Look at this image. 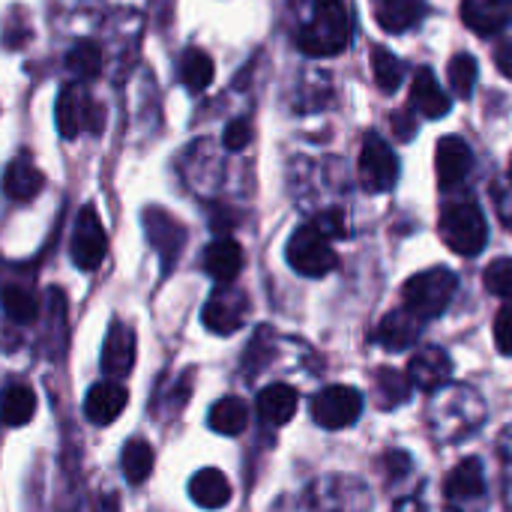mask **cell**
Segmentation results:
<instances>
[{
	"mask_svg": "<svg viewBox=\"0 0 512 512\" xmlns=\"http://www.w3.org/2000/svg\"><path fill=\"white\" fill-rule=\"evenodd\" d=\"M351 42V21L342 0H315L309 24L300 30V48L309 57H336Z\"/></svg>",
	"mask_w": 512,
	"mask_h": 512,
	"instance_id": "obj_1",
	"label": "cell"
},
{
	"mask_svg": "<svg viewBox=\"0 0 512 512\" xmlns=\"http://www.w3.org/2000/svg\"><path fill=\"white\" fill-rule=\"evenodd\" d=\"M438 228H441L444 243L462 258L480 255L486 249V243H489V222H486L480 204L471 201V198L444 204Z\"/></svg>",
	"mask_w": 512,
	"mask_h": 512,
	"instance_id": "obj_2",
	"label": "cell"
},
{
	"mask_svg": "<svg viewBox=\"0 0 512 512\" xmlns=\"http://www.w3.org/2000/svg\"><path fill=\"white\" fill-rule=\"evenodd\" d=\"M456 288H459V279H456L453 270L432 267V270H423V273H417V276H411L405 282L402 303L420 321H432V318L447 312V306L456 297Z\"/></svg>",
	"mask_w": 512,
	"mask_h": 512,
	"instance_id": "obj_3",
	"label": "cell"
},
{
	"mask_svg": "<svg viewBox=\"0 0 512 512\" xmlns=\"http://www.w3.org/2000/svg\"><path fill=\"white\" fill-rule=\"evenodd\" d=\"M285 258H288L291 270H297L300 276H309V279H321V276L333 273L336 264H339L330 237L315 222L300 225L291 234V240L285 246Z\"/></svg>",
	"mask_w": 512,
	"mask_h": 512,
	"instance_id": "obj_4",
	"label": "cell"
},
{
	"mask_svg": "<svg viewBox=\"0 0 512 512\" xmlns=\"http://www.w3.org/2000/svg\"><path fill=\"white\" fill-rule=\"evenodd\" d=\"M54 117H57V132L63 138H78L81 132H99L102 129V120H99L102 108L90 99V93L84 90L81 81L60 87Z\"/></svg>",
	"mask_w": 512,
	"mask_h": 512,
	"instance_id": "obj_5",
	"label": "cell"
},
{
	"mask_svg": "<svg viewBox=\"0 0 512 512\" xmlns=\"http://www.w3.org/2000/svg\"><path fill=\"white\" fill-rule=\"evenodd\" d=\"M396 180H399L396 150L378 132H369L363 141V150H360V183H363V189L372 195H381V192H390L396 186Z\"/></svg>",
	"mask_w": 512,
	"mask_h": 512,
	"instance_id": "obj_6",
	"label": "cell"
},
{
	"mask_svg": "<svg viewBox=\"0 0 512 512\" xmlns=\"http://www.w3.org/2000/svg\"><path fill=\"white\" fill-rule=\"evenodd\" d=\"M72 261L78 270L93 273L99 270V264L105 261L108 252V234L102 228V219L96 213L93 204H84L75 216V228H72Z\"/></svg>",
	"mask_w": 512,
	"mask_h": 512,
	"instance_id": "obj_7",
	"label": "cell"
},
{
	"mask_svg": "<svg viewBox=\"0 0 512 512\" xmlns=\"http://www.w3.org/2000/svg\"><path fill=\"white\" fill-rule=\"evenodd\" d=\"M360 414H363V396H360V390L345 387V384L324 387L312 399V420L321 429H345V426H354Z\"/></svg>",
	"mask_w": 512,
	"mask_h": 512,
	"instance_id": "obj_8",
	"label": "cell"
},
{
	"mask_svg": "<svg viewBox=\"0 0 512 512\" xmlns=\"http://www.w3.org/2000/svg\"><path fill=\"white\" fill-rule=\"evenodd\" d=\"M246 315H249V297L234 285H219L204 303L201 321L210 333L231 336L246 324Z\"/></svg>",
	"mask_w": 512,
	"mask_h": 512,
	"instance_id": "obj_9",
	"label": "cell"
},
{
	"mask_svg": "<svg viewBox=\"0 0 512 512\" xmlns=\"http://www.w3.org/2000/svg\"><path fill=\"white\" fill-rule=\"evenodd\" d=\"M141 225H144V234H147L150 246L162 258V270L168 273L177 264L183 246H186V228L162 207H147L144 216H141Z\"/></svg>",
	"mask_w": 512,
	"mask_h": 512,
	"instance_id": "obj_10",
	"label": "cell"
},
{
	"mask_svg": "<svg viewBox=\"0 0 512 512\" xmlns=\"http://www.w3.org/2000/svg\"><path fill=\"white\" fill-rule=\"evenodd\" d=\"M435 168H438V183L444 189H453L459 186L471 168H474V150L465 138L459 135H447L438 141V150H435Z\"/></svg>",
	"mask_w": 512,
	"mask_h": 512,
	"instance_id": "obj_11",
	"label": "cell"
},
{
	"mask_svg": "<svg viewBox=\"0 0 512 512\" xmlns=\"http://www.w3.org/2000/svg\"><path fill=\"white\" fill-rule=\"evenodd\" d=\"M129 405V393L123 384L117 381H102V384H93L84 396V417L93 423V426H108L114 423Z\"/></svg>",
	"mask_w": 512,
	"mask_h": 512,
	"instance_id": "obj_12",
	"label": "cell"
},
{
	"mask_svg": "<svg viewBox=\"0 0 512 512\" xmlns=\"http://www.w3.org/2000/svg\"><path fill=\"white\" fill-rule=\"evenodd\" d=\"M132 366H135V333L123 321H114L102 345V372L114 381V378H126Z\"/></svg>",
	"mask_w": 512,
	"mask_h": 512,
	"instance_id": "obj_13",
	"label": "cell"
},
{
	"mask_svg": "<svg viewBox=\"0 0 512 512\" xmlns=\"http://www.w3.org/2000/svg\"><path fill=\"white\" fill-rule=\"evenodd\" d=\"M453 375V360L444 348H420L411 363H408V378L420 390H438L450 381Z\"/></svg>",
	"mask_w": 512,
	"mask_h": 512,
	"instance_id": "obj_14",
	"label": "cell"
},
{
	"mask_svg": "<svg viewBox=\"0 0 512 512\" xmlns=\"http://www.w3.org/2000/svg\"><path fill=\"white\" fill-rule=\"evenodd\" d=\"M42 186H45V174L33 165L30 153L15 156L3 171V192L12 201H21V204L33 201L42 192Z\"/></svg>",
	"mask_w": 512,
	"mask_h": 512,
	"instance_id": "obj_15",
	"label": "cell"
},
{
	"mask_svg": "<svg viewBox=\"0 0 512 512\" xmlns=\"http://www.w3.org/2000/svg\"><path fill=\"white\" fill-rule=\"evenodd\" d=\"M462 18L480 36L498 33L512 24V0H465Z\"/></svg>",
	"mask_w": 512,
	"mask_h": 512,
	"instance_id": "obj_16",
	"label": "cell"
},
{
	"mask_svg": "<svg viewBox=\"0 0 512 512\" xmlns=\"http://www.w3.org/2000/svg\"><path fill=\"white\" fill-rule=\"evenodd\" d=\"M450 96H447V90L438 84V78H435V72L429 69V66H423V69H417V75H414V84H411V108H417L423 117H429V120H438V117H444V114H450Z\"/></svg>",
	"mask_w": 512,
	"mask_h": 512,
	"instance_id": "obj_17",
	"label": "cell"
},
{
	"mask_svg": "<svg viewBox=\"0 0 512 512\" xmlns=\"http://www.w3.org/2000/svg\"><path fill=\"white\" fill-rule=\"evenodd\" d=\"M204 270L219 285H231L243 270V249L231 237H219L204 249Z\"/></svg>",
	"mask_w": 512,
	"mask_h": 512,
	"instance_id": "obj_18",
	"label": "cell"
},
{
	"mask_svg": "<svg viewBox=\"0 0 512 512\" xmlns=\"http://www.w3.org/2000/svg\"><path fill=\"white\" fill-rule=\"evenodd\" d=\"M375 21L387 33H405L426 15V0H372Z\"/></svg>",
	"mask_w": 512,
	"mask_h": 512,
	"instance_id": "obj_19",
	"label": "cell"
},
{
	"mask_svg": "<svg viewBox=\"0 0 512 512\" xmlns=\"http://www.w3.org/2000/svg\"><path fill=\"white\" fill-rule=\"evenodd\" d=\"M420 330H423V321L417 315H411L408 309H399V312L384 315V321L378 324L375 339L387 351H405V348H411L420 339Z\"/></svg>",
	"mask_w": 512,
	"mask_h": 512,
	"instance_id": "obj_20",
	"label": "cell"
},
{
	"mask_svg": "<svg viewBox=\"0 0 512 512\" xmlns=\"http://www.w3.org/2000/svg\"><path fill=\"white\" fill-rule=\"evenodd\" d=\"M189 498L201 507V510H222L231 501V483L222 471L216 468H201L192 480H189Z\"/></svg>",
	"mask_w": 512,
	"mask_h": 512,
	"instance_id": "obj_21",
	"label": "cell"
},
{
	"mask_svg": "<svg viewBox=\"0 0 512 512\" xmlns=\"http://www.w3.org/2000/svg\"><path fill=\"white\" fill-rule=\"evenodd\" d=\"M297 390L291 384H270L258 393V414L270 426H285L297 414Z\"/></svg>",
	"mask_w": 512,
	"mask_h": 512,
	"instance_id": "obj_22",
	"label": "cell"
},
{
	"mask_svg": "<svg viewBox=\"0 0 512 512\" xmlns=\"http://www.w3.org/2000/svg\"><path fill=\"white\" fill-rule=\"evenodd\" d=\"M36 414V393L30 384H9L0 393V423L3 426H27Z\"/></svg>",
	"mask_w": 512,
	"mask_h": 512,
	"instance_id": "obj_23",
	"label": "cell"
},
{
	"mask_svg": "<svg viewBox=\"0 0 512 512\" xmlns=\"http://www.w3.org/2000/svg\"><path fill=\"white\" fill-rule=\"evenodd\" d=\"M486 489V477H483V465L480 459H465L453 468V474L447 477V498L450 501H471L480 498Z\"/></svg>",
	"mask_w": 512,
	"mask_h": 512,
	"instance_id": "obj_24",
	"label": "cell"
},
{
	"mask_svg": "<svg viewBox=\"0 0 512 512\" xmlns=\"http://www.w3.org/2000/svg\"><path fill=\"white\" fill-rule=\"evenodd\" d=\"M177 72H180V81H183L186 90L201 93V90L210 87V81H213V75H216V66H213V57H210L207 51H201V48H186L183 57H180Z\"/></svg>",
	"mask_w": 512,
	"mask_h": 512,
	"instance_id": "obj_25",
	"label": "cell"
},
{
	"mask_svg": "<svg viewBox=\"0 0 512 512\" xmlns=\"http://www.w3.org/2000/svg\"><path fill=\"white\" fill-rule=\"evenodd\" d=\"M207 423H210V429H213V432L234 438V435H240V432L246 429V423H249V408H246V402H243V399H237V396H225V399H219V402L210 408Z\"/></svg>",
	"mask_w": 512,
	"mask_h": 512,
	"instance_id": "obj_26",
	"label": "cell"
},
{
	"mask_svg": "<svg viewBox=\"0 0 512 512\" xmlns=\"http://www.w3.org/2000/svg\"><path fill=\"white\" fill-rule=\"evenodd\" d=\"M153 447L144 441V438H132L126 441L123 453H120V468H123V477L132 483V486H141L150 474H153Z\"/></svg>",
	"mask_w": 512,
	"mask_h": 512,
	"instance_id": "obj_27",
	"label": "cell"
},
{
	"mask_svg": "<svg viewBox=\"0 0 512 512\" xmlns=\"http://www.w3.org/2000/svg\"><path fill=\"white\" fill-rule=\"evenodd\" d=\"M0 306L9 321L15 324H33L39 318V303L30 288L21 285H3L0 288Z\"/></svg>",
	"mask_w": 512,
	"mask_h": 512,
	"instance_id": "obj_28",
	"label": "cell"
},
{
	"mask_svg": "<svg viewBox=\"0 0 512 512\" xmlns=\"http://www.w3.org/2000/svg\"><path fill=\"white\" fill-rule=\"evenodd\" d=\"M66 69L84 84L90 78H96L102 72V48L90 39H81L75 42L69 51H66Z\"/></svg>",
	"mask_w": 512,
	"mask_h": 512,
	"instance_id": "obj_29",
	"label": "cell"
},
{
	"mask_svg": "<svg viewBox=\"0 0 512 512\" xmlns=\"http://www.w3.org/2000/svg\"><path fill=\"white\" fill-rule=\"evenodd\" d=\"M411 387L414 384H411L408 372L378 369V375H375V396H378V405L381 408H399L402 402H408Z\"/></svg>",
	"mask_w": 512,
	"mask_h": 512,
	"instance_id": "obj_30",
	"label": "cell"
},
{
	"mask_svg": "<svg viewBox=\"0 0 512 512\" xmlns=\"http://www.w3.org/2000/svg\"><path fill=\"white\" fill-rule=\"evenodd\" d=\"M372 75H375V84L381 90L393 93L405 78V63L393 51H387L384 45H375L372 48Z\"/></svg>",
	"mask_w": 512,
	"mask_h": 512,
	"instance_id": "obj_31",
	"label": "cell"
},
{
	"mask_svg": "<svg viewBox=\"0 0 512 512\" xmlns=\"http://www.w3.org/2000/svg\"><path fill=\"white\" fill-rule=\"evenodd\" d=\"M447 78H450V87L459 99H468L477 87V60L474 54H456L447 66Z\"/></svg>",
	"mask_w": 512,
	"mask_h": 512,
	"instance_id": "obj_32",
	"label": "cell"
},
{
	"mask_svg": "<svg viewBox=\"0 0 512 512\" xmlns=\"http://www.w3.org/2000/svg\"><path fill=\"white\" fill-rule=\"evenodd\" d=\"M483 285L489 294L512 300V258H495L483 273Z\"/></svg>",
	"mask_w": 512,
	"mask_h": 512,
	"instance_id": "obj_33",
	"label": "cell"
},
{
	"mask_svg": "<svg viewBox=\"0 0 512 512\" xmlns=\"http://www.w3.org/2000/svg\"><path fill=\"white\" fill-rule=\"evenodd\" d=\"M495 345L501 354L512 357V303H507L495 318Z\"/></svg>",
	"mask_w": 512,
	"mask_h": 512,
	"instance_id": "obj_34",
	"label": "cell"
},
{
	"mask_svg": "<svg viewBox=\"0 0 512 512\" xmlns=\"http://www.w3.org/2000/svg\"><path fill=\"white\" fill-rule=\"evenodd\" d=\"M222 141H225V147L228 150H243L249 141H252V126H249V120H231L228 126H225V135H222Z\"/></svg>",
	"mask_w": 512,
	"mask_h": 512,
	"instance_id": "obj_35",
	"label": "cell"
},
{
	"mask_svg": "<svg viewBox=\"0 0 512 512\" xmlns=\"http://www.w3.org/2000/svg\"><path fill=\"white\" fill-rule=\"evenodd\" d=\"M390 123H393V135H396L402 144L411 141V138L417 135V120H414L411 108H399V111L390 117Z\"/></svg>",
	"mask_w": 512,
	"mask_h": 512,
	"instance_id": "obj_36",
	"label": "cell"
},
{
	"mask_svg": "<svg viewBox=\"0 0 512 512\" xmlns=\"http://www.w3.org/2000/svg\"><path fill=\"white\" fill-rule=\"evenodd\" d=\"M495 66L501 69L504 78H510L512 81V36L510 39H504V42L495 48Z\"/></svg>",
	"mask_w": 512,
	"mask_h": 512,
	"instance_id": "obj_37",
	"label": "cell"
},
{
	"mask_svg": "<svg viewBox=\"0 0 512 512\" xmlns=\"http://www.w3.org/2000/svg\"><path fill=\"white\" fill-rule=\"evenodd\" d=\"M498 210L504 216V225L512 228V156H510V174H507V189L498 192Z\"/></svg>",
	"mask_w": 512,
	"mask_h": 512,
	"instance_id": "obj_38",
	"label": "cell"
},
{
	"mask_svg": "<svg viewBox=\"0 0 512 512\" xmlns=\"http://www.w3.org/2000/svg\"><path fill=\"white\" fill-rule=\"evenodd\" d=\"M120 510V501L114 498V495H102V501H99V512H117Z\"/></svg>",
	"mask_w": 512,
	"mask_h": 512,
	"instance_id": "obj_39",
	"label": "cell"
}]
</instances>
